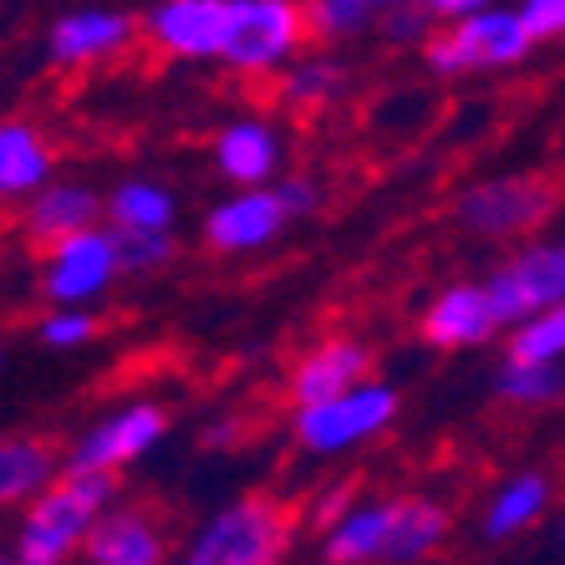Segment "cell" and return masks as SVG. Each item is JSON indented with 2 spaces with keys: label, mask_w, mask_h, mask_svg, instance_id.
<instances>
[{
  "label": "cell",
  "mask_w": 565,
  "mask_h": 565,
  "mask_svg": "<svg viewBox=\"0 0 565 565\" xmlns=\"http://www.w3.org/2000/svg\"><path fill=\"white\" fill-rule=\"evenodd\" d=\"M118 494V473L97 469H56V479L41 489L36 500L21 504V530H15L11 561L21 565H66L82 555V540L93 520Z\"/></svg>",
  "instance_id": "cell-1"
},
{
  "label": "cell",
  "mask_w": 565,
  "mask_h": 565,
  "mask_svg": "<svg viewBox=\"0 0 565 565\" xmlns=\"http://www.w3.org/2000/svg\"><path fill=\"white\" fill-rule=\"evenodd\" d=\"M403 413V397H397L393 382L382 377H356L347 387H337L331 397H316V403H296V423L290 434L306 454L316 459H342L352 448L382 438Z\"/></svg>",
  "instance_id": "cell-2"
},
{
  "label": "cell",
  "mask_w": 565,
  "mask_h": 565,
  "mask_svg": "<svg viewBox=\"0 0 565 565\" xmlns=\"http://www.w3.org/2000/svg\"><path fill=\"white\" fill-rule=\"evenodd\" d=\"M423 62L434 77H463V72H510V66L530 62L535 36L525 31L514 6H479V11L444 21V31H428L418 41Z\"/></svg>",
  "instance_id": "cell-3"
},
{
  "label": "cell",
  "mask_w": 565,
  "mask_h": 565,
  "mask_svg": "<svg viewBox=\"0 0 565 565\" xmlns=\"http://www.w3.org/2000/svg\"><path fill=\"white\" fill-rule=\"evenodd\" d=\"M290 535H296V514L280 500H250L220 504V510L194 530L184 561L189 565H276L290 551Z\"/></svg>",
  "instance_id": "cell-4"
},
{
  "label": "cell",
  "mask_w": 565,
  "mask_h": 565,
  "mask_svg": "<svg viewBox=\"0 0 565 565\" xmlns=\"http://www.w3.org/2000/svg\"><path fill=\"white\" fill-rule=\"evenodd\" d=\"M306 36L311 31L301 0H230L220 62L239 77H270L301 52Z\"/></svg>",
  "instance_id": "cell-5"
},
{
  "label": "cell",
  "mask_w": 565,
  "mask_h": 565,
  "mask_svg": "<svg viewBox=\"0 0 565 565\" xmlns=\"http://www.w3.org/2000/svg\"><path fill=\"white\" fill-rule=\"evenodd\" d=\"M41 250H46V260H41L46 306H97L122 276L118 239H113V224L103 220L87 224V230H72V235L52 239Z\"/></svg>",
  "instance_id": "cell-6"
},
{
  "label": "cell",
  "mask_w": 565,
  "mask_h": 565,
  "mask_svg": "<svg viewBox=\"0 0 565 565\" xmlns=\"http://www.w3.org/2000/svg\"><path fill=\"white\" fill-rule=\"evenodd\" d=\"M551 189L530 179V173H500V179H484V184H469L454 204V220H459L463 235L473 239H520L535 235L540 224L551 220Z\"/></svg>",
  "instance_id": "cell-7"
},
{
  "label": "cell",
  "mask_w": 565,
  "mask_h": 565,
  "mask_svg": "<svg viewBox=\"0 0 565 565\" xmlns=\"http://www.w3.org/2000/svg\"><path fill=\"white\" fill-rule=\"evenodd\" d=\"M484 296H489V311H494L500 331L545 311V306H565V245H555V239L520 245L510 260H500L489 270Z\"/></svg>",
  "instance_id": "cell-8"
},
{
  "label": "cell",
  "mask_w": 565,
  "mask_h": 565,
  "mask_svg": "<svg viewBox=\"0 0 565 565\" xmlns=\"http://www.w3.org/2000/svg\"><path fill=\"white\" fill-rule=\"evenodd\" d=\"M169 408L163 403H122V408L103 413L93 428H82V438L66 454V469H97V473H122L132 463H143L163 438H169Z\"/></svg>",
  "instance_id": "cell-9"
},
{
  "label": "cell",
  "mask_w": 565,
  "mask_h": 565,
  "mask_svg": "<svg viewBox=\"0 0 565 565\" xmlns=\"http://www.w3.org/2000/svg\"><path fill=\"white\" fill-rule=\"evenodd\" d=\"M286 224L290 220L270 184H235V194H224L204 214L199 235H204V245L214 255H255V250H270L286 235Z\"/></svg>",
  "instance_id": "cell-10"
},
{
  "label": "cell",
  "mask_w": 565,
  "mask_h": 565,
  "mask_svg": "<svg viewBox=\"0 0 565 565\" xmlns=\"http://www.w3.org/2000/svg\"><path fill=\"white\" fill-rule=\"evenodd\" d=\"M138 36L128 11H113V6H77V11H62L46 31V56L66 72H93V66L122 56Z\"/></svg>",
  "instance_id": "cell-11"
},
{
  "label": "cell",
  "mask_w": 565,
  "mask_h": 565,
  "mask_svg": "<svg viewBox=\"0 0 565 565\" xmlns=\"http://www.w3.org/2000/svg\"><path fill=\"white\" fill-rule=\"evenodd\" d=\"M224 11L230 0H153L143 15V36L173 62H220Z\"/></svg>",
  "instance_id": "cell-12"
},
{
  "label": "cell",
  "mask_w": 565,
  "mask_h": 565,
  "mask_svg": "<svg viewBox=\"0 0 565 565\" xmlns=\"http://www.w3.org/2000/svg\"><path fill=\"white\" fill-rule=\"evenodd\" d=\"M423 342L438 347V352H473V347H489L500 337V321L489 311L484 280H454L423 306Z\"/></svg>",
  "instance_id": "cell-13"
},
{
  "label": "cell",
  "mask_w": 565,
  "mask_h": 565,
  "mask_svg": "<svg viewBox=\"0 0 565 565\" xmlns=\"http://www.w3.org/2000/svg\"><path fill=\"white\" fill-rule=\"evenodd\" d=\"M82 555L93 565H163L169 561V535L138 504H107L82 540Z\"/></svg>",
  "instance_id": "cell-14"
},
{
  "label": "cell",
  "mask_w": 565,
  "mask_h": 565,
  "mask_svg": "<svg viewBox=\"0 0 565 565\" xmlns=\"http://www.w3.org/2000/svg\"><path fill=\"white\" fill-rule=\"evenodd\" d=\"M210 158L224 184H270L286 169V138L265 118H235L214 132Z\"/></svg>",
  "instance_id": "cell-15"
},
{
  "label": "cell",
  "mask_w": 565,
  "mask_h": 565,
  "mask_svg": "<svg viewBox=\"0 0 565 565\" xmlns=\"http://www.w3.org/2000/svg\"><path fill=\"white\" fill-rule=\"evenodd\" d=\"M454 535V514L438 500L423 494H393L387 500V545H382V565H418L434 561Z\"/></svg>",
  "instance_id": "cell-16"
},
{
  "label": "cell",
  "mask_w": 565,
  "mask_h": 565,
  "mask_svg": "<svg viewBox=\"0 0 565 565\" xmlns=\"http://www.w3.org/2000/svg\"><path fill=\"white\" fill-rule=\"evenodd\" d=\"M555 500V484L551 473L525 469V473H510L484 504V520H479V540L484 545H510V540H525L530 530H540V520L551 514Z\"/></svg>",
  "instance_id": "cell-17"
},
{
  "label": "cell",
  "mask_w": 565,
  "mask_h": 565,
  "mask_svg": "<svg viewBox=\"0 0 565 565\" xmlns=\"http://www.w3.org/2000/svg\"><path fill=\"white\" fill-rule=\"evenodd\" d=\"M21 204H26V214H21V220H26V235L36 239V245H52V239L103 220V194L77 184V179H46V184L31 189Z\"/></svg>",
  "instance_id": "cell-18"
},
{
  "label": "cell",
  "mask_w": 565,
  "mask_h": 565,
  "mask_svg": "<svg viewBox=\"0 0 565 565\" xmlns=\"http://www.w3.org/2000/svg\"><path fill=\"white\" fill-rule=\"evenodd\" d=\"M56 173L52 138L26 118H0V204H21Z\"/></svg>",
  "instance_id": "cell-19"
},
{
  "label": "cell",
  "mask_w": 565,
  "mask_h": 565,
  "mask_svg": "<svg viewBox=\"0 0 565 565\" xmlns=\"http://www.w3.org/2000/svg\"><path fill=\"white\" fill-rule=\"evenodd\" d=\"M372 372V352L352 337H327V342H316L306 356H296V367L286 377V393L290 403H316V397H331L337 387L347 382L367 377Z\"/></svg>",
  "instance_id": "cell-20"
},
{
  "label": "cell",
  "mask_w": 565,
  "mask_h": 565,
  "mask_svg": "<svg viewBox=\"0 0 565 565\" xmlns=\"http://www.w3.org/2000/svg\"><path fill=\"white\" fill-rule=\"evenodd\" d=\"M387 545V500H352L321 530V561L331 565H377Z\"/></svg>",
  "instance_id": "cell-21"
},
{
  "label": "cell",
  "mask_w": 565,
  "mask_h": 565,
  "mask_svg": "<svg viewBox=\"0 0 565 565\" xmlns=\"http://www.w3.org/2000/svg\"><path fill=\"white\" fill-rule=\"evenodd\" d=\"M56 479V454L31 434L0 438V510H21Z\"/></svg>",
  "instance_id": "cell-22"
},
{
  "label": "cell",
  "mask_w": 565,
  "mask_h": 565,
  "mask_svg": "<svg viewBox=\"0 0 565 565\" xmlns=\"http://www.w3.org/2000/svg\"><path fill=\"white\" fill-rule=\"evenodd\" d=\"M103 220L113 230H179V199L158 179H122L103 199Z\"/></svg>",
  "instance_id": "cell-23"
},
{
  "label": "cell",
  "mask_w": 565,
  "mask_h": 565,
  "mask_svg": "<svg viewBox=\"0 0 565 565\" xmlns=\"http://www.w3.org/2000/svg\"><path fill=\"white\" fill-rule=\"evenodd\" d=\"M280 72H286V77H280V97H286L290 107H331L347 93V82H352L347 62H337V56H301L296 52Z\"/></svg>",
  "instance_id": "cell-24"
},
{
  "label": "cell",
  "mask_w": 565,
  "mask_h": 565,
  "mask_svg": "<svg viewBox=\"0 0 565 565\" xmlns=\"http://www.w3.org/2000/svg\"><path fill=\"white\" fill-rule=\"evenodd\" d=\"M565 393V372L561 362H510L504 356V367L494 372V397L510 403V408H555Z\"/></svg>",
  "instance_id": "cell-25"
},
{
  "label": "cell",
  "mask_w": 565,
  "mask_h": 565,
  "mask_svg": "<svg viewBox=\"0 0 565 565\" xmlns=\"http://www.w3.org/2000/svg\"><path fill=\"white\" fill-rule=\"evenodd\" d=\"M504 356L510 362H561L565 356V311L561 306H545V311L525 316V321H514L504 327Z\"/></svg>",
  "instance_id": "cell-26"
},
{
  "label": "cell",
  "mask_w": 565,
  "mask_h": 565,
  "mask_svg": "<svg viewBox=\"0 0 565 565\" xmlns=\"http://www.w3.org/2000/svg\"><path fill=\"white\" fill-rule=\"evenodd\" d=\"M397 0H311L306 6V31L321 41H352L377 26V15Z\"/></svg>",
  "instance_id": "cell-27"
},
{
  "label": "cell",
  "mask_w": 565,
  "mask_h": 565,
  "mask_svg": "<svg viewBox=\"0 0 565 565\" xmlns=\"http://www.w3.org/2000/svg\"><path fill=\"white\" fill-rule=\"evenodd\" d=\"M113 239H118V265L128 276H153L179 255L173 230H113Z\"/></svg>",
  "instance_id": "cell-28"
},
{
  "label": "cell",
  "mask_w": 565,
  "mask_h": 565,
  "mask_svg": "<svg viewBox=\"0 0 565 565\" xmlns=\"http://www.w3.org/2000/svg\"><path fill=\"white\" fill-rule=\"evenodd\" d=\"M36 342L52 352H82L97 342V316L93 306H46V316L36 321Z\"/></svg>",
  "instance_id": "cell-29"
},
{
  "label": "cell",
  "mask_w": 565,
  "mask_h": 565,
  "mask_svg": "<svg viewBox=\"0 0 565 565\" xmlns=\"http://www.w3.org/2000/svg\"><path fill=\"white\" fill-rule=\"evenodd\" d=\"M377 31L393 46H418L423 36H428V15L418 11V0H397V6H387V11L377 15Z\"/></svg>",
  "instance_id": "cell-30"
},
{
  "label": "cell",
  "mask_w": 565,
  "mask_h": 565,
  "mask_svg": "<svg viewBox=\"0 0 565 565\" xmlns=\"http://www.w3.org/2000/svg\"><path fill=\"white\" fill-rule=\"evenodd\" d=\"M270 189H276L280 210H286V220H306V214L321 210V184H316L311 173H286V179H270Z\"/></svg>",
  "instance_id": "cell-31"
},
{
  "label": "cell",
  "mask_w": 565,
  "mask_h": 565,
  "mask_svg": "<svg viewBox=\"0 0 565 565\" xmlns=\"http://www.w3.org/2000/svg\"><path fill=\"white\" fill-rule=\"evenodd\" d=\"M514 11H520V21H525L530 36H535V46L561 41V31H565V0H520Z\"/></svg>",
  "instance_id": "cell-32"
},
{
  "label": "cell",
  "mask_w": 565,
  "mask_h": 565,
  "mask_svg": "<svg viewBox=\"0 0 565 565\" xmlns=\"http://www.w3.org/2000/svg\"><path fill=\"white\" fill-rule=\"evenodd\" d=\"M347 504H352V484L321 489V494H316V510H311V525H316V530H327L331 520H337V514L347 510Z\"/></svg>",
  "instance_id": "cell-33"
},
{
  "label": "cell",
  "mask_w": 565,
  "mask_h": 565,
  "mask_svg": "<svg viewBox=\"0 0 565 565\" xmlns=\"http://www.w3.org/2000/svg\"><path fill=\"white\" fill-rule=\"evenodd\" d=\"M479 6H489V0H418V11L428 21H459V15L479 11Z\"/></svg>",
  "instance_id": "cell-34"
},
{
  "label": "cell",
  "mask_w": 565,
  "mask_h": 565,
  "mask_svg": "<svg viewBox=\"0 0 565 565\" xmlns=\"http://www.w3.org/2000/svg\"><path fill=\"white\" fill-rule=\"evenodd\" d=\"M235 438V423H220V428H210V444H230Z\"/></svg>",
  "instance_id": "cell-35"
},
{
  "label": "cell",
  "mask_w": 565,
  "mask_h": 565,
  "mask_svg": "<svg viewBox=\"0 0 565 565\" xmlns=\"http://www.w3.org/2000/svg\"><path fill=\"white\" fill-rule=\"evenodd\" d=\"M0 362H6V347H0Z\"/></svg>",
  "instance_id": "cell-36"
}]
</instances>
